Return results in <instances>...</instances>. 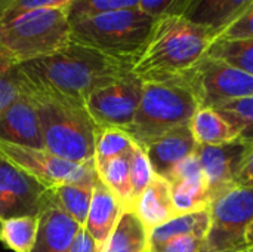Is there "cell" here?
Instances as JSON below:
<instances>
[{
    "label": "cell",
    "instance_id": "1",
    "mask_svg": "<svg viewBox=\"0 0 253 252\" xmlns=\"http://www.w3.org/2000/svg\"><path fill=\"white\" fill-rule=\"evenodd\" d=\"M18 67L27 89L84 105L95 91L127 74L132 64L71 40L59 50Z\"/></svg>",
    "mask_w": 253,
    "mask_h": 252
},
{
    "label": "cell",
    "instance_id": "2",
    "mask_svg": "<svg viewBox=\"0 0 253 252\" xmlns=\"http://www.w3.org/2000/svg\"><path fill=\"white\" fill-rule=\"evenodd\" d=\"M213 34L181 15L156 19L151 34L130 71L142 82L179 77L194 67L213 40Z\"/></svg>",
    "mask_w": 253,
    "mask_h": 252
},
{
    "label": "cell",
    "instance_id": "3",
    "mask_svg": "<svg viewBox=\"0 0 253 252\" xmlns=\"http://www.w3.org/2000/svg\"><path fill=\"white\" fill-rule=\"evenodd\" d=\"M21 86L36 104L44 149L74 163L95 160V147L101 129L89 116L86 107L27 89L22 83Z\"/></svg>",
    "mask_w": 253,
    "mask_h": 252
},
{
    "label": "cell",
    "instance_id": "4",
    "mask_svg": "<svg viewBox=\"0 0 253 252\" xmlns=\"http://www.w3.org/2000/svg\"><path fill=\"white\" fill-rule=\"evenodd\" d=\"M197 110L194 95L179 77L144 82L136 114L123 132L145 149L165 134L188 125Z\"/></svg>",
    "mask_w": 253,
    "mask_h": 252
},
{
    "label": "cell",
    "instance_id": "5",
    "mask_svg": "<svg viewBox=\"0 0 253 252\" xmlns=\"http://www.w3.org/2000/svg\"><path fill=\"white\" fill-rule=\"evenodd\" d=\"M154 24L139 7L113 10L71 22V40L133 64Z\"/></svg>",
    "mask_w": 253,
    "mask_h": 252
},
{
    "label": "cell",
    "instance_id": "6",
    "mask_svg": "<svg viewBox=\"0 0 253 252\" xmlns=\"http://www.w3.org/2000/svg\"><path fill=\"white\" fill-rule=\"evenodd\" d=\"M70 42L67 9L28 10L0 19V48L16 64L50 55Z\"/></svg>",
    "mask_w": 253,
    "mask_h": 252
},
{
    "label": "cell",
    "instance_id": "7",
    "mask_svg": "<svg viewBox=\"0 0 253 252\" xmlns=\"http://www.w3.org/2000/svg\"><path fill=\"white\" fill-rule=\"evenodd\" d=\"M211 224L200 252L246 251V232L253 223V187H234L209 205Z\"/></svg>",
    "mask_w": 253,
    "mask_h": 252
},
{
    "label": "cell",
    "instance_id": "8",
    "mask_svg": "<svg viewBox=\"0 0 253 252\" xmlns=\"http://www.w3.org/2000/svg\"><path fill=\"white\" fill-rule=\"evenodd\" d=\"M194 95L199 108H218L253 95V76L205 55L179 76Z\"/></svg>",
    "mask_w": 253,
    "mask_h": 252
},
{
    "label": "cell",
    "instance_id": "9",
    "mask_svg": "<svg viewBox=\"0 0 253 252\" xmlns=\"http://www.w3.org/2000/svg\"><path fill=\"white\" fill-rule=\"evenodd\" d=\"M144 82L132 71L95 91L84 107L99 129H126L138 110Z\"/></svg>",
    "mask_w": 253,
    "mask_h": 252
},
{
    "label": "cell",
    "instance_id": "10",
    "mask_svg": "<svg viewBox=\"0 0 253 252\" xmlns=\"http://www.w3.org/2000/svg\"><path fill=\"white\" fill-rule=\"evenodd\" d=\"M52 202V189L0 153V221L40 215Z\"/></svg>",
    "mask_w": 253,
    "mask_h": 252
},
{
    "label": "cell",
    "instance_id": "11",
    "mask_svg": "<svg viewBox=\"0 0 253 252\" xmlns=\"http://www.w3.org/2000/svg\"><path fill=\"white\" fill-rule=\"evenodd\" d=\"M0 153L50 189L59 184L93 180L96 175L95 160L74 163L52 154L46 149H28L0 143Z\"/></svg>",
    "mask_w": 253,
    "mask_h": 252
},
{
    "label": "cell",
    "instance_id": "12",
    "mask_svg": "<svg viewBox=\"0 0 253 252\" xmlns=\"http://www.w3.org/2000/svg\"><path fill=\"white\" fill-rule=\"evenodd\" d=\"M248 146L249 143L240 138L222 146H197L196 156L208 186L211 202L236 187V177Z\"/></svg>",
    "mask_w": 253,
    "mask_h": 252
},
{
    "label": "cell",
    "instance_id": "13",
    "mask_svg": "<svg viewBox=\"0 0 253 252\" xmlns=\"http://www.w3.org/2000/svg\"><path fill=\"white\" fill-rule=\"evenodd\" d=\"M0 143L44 149L36 104L22 86L19 95L0 111Z\"/></svg>",
    "mask_w": 253,
    "mask_h": 252
},
{
    "label": "cell",
    "instance_id": "14",
    "mask_svg": "<svg viewBox=\"0 0 253 252\" xmlns=\"http://www.w3.org/2000/svg\"><path fill=\"white\" fill-rule=\"evenodd\" d=\"M253 7V0H188L181 16L219 36L231 22Z\"/></svg>",
    "mask_w": 253,
    "mask_h": 252
},
{
    "label": "cell",
    "instance_id": "15",
    "mask_svg": "<svg viewBox=\"0 0 253 252\" xmlns=\"http://www.w3.org/2000/svg\"><path fill=\"white\" fill-rule=\"evenodd\" d=\"M196 149L197 144L190 126L184 125L165 134L144 150L148 156L154 175L168 180L173 168L188 156L194 154Z\"/></svg>",
    "mask_w": 253,
    "mask_h": 252
},
{
    "label": "cell",
    "instance_id": "16",
    "mask_svg": "<svg viewBox=\"0 0 253 252\" xmlns=\"http://www.w3.org/2000/svg\"><path fill=\"white\" fill-rule=\"evenodd\" d=\"M82 226L52 202L39 215L37 239L31 252H70Z\"/></svg>",
    "mask_w": 253,
    "mask_h": 252
},
{
    "label": "cell",
    "instance_id": "17",
    "mask_svg": "<svg viewBox=\"0 0 253 252\" xmlns=\"http://www.w3.org/2000/svg\"><path fill=\"white\" fill-rule=\"evenodd\" d=\"M123 211L125 209L117 196L96 175L93 181L90 206L83 229L101 248H104Z\"/></svg>",
    "mask_w": 253,
    "mask_h": 252
},
{
    "label": "cell",
    "instance_id": "18",
    "mask_svg": "<svg viewBox=\"0 0 253 252\" xmlns=\"http://www.w3.org/2000/svg\"><path fill=\"white\" fill-rule=\"evenodd\" d=\"M132 211L138 215L148 232L176 217L178 214L172 202L170 183L154 175L148 187L136 199Z\"/></svg>",
    "mask_w": 253,
    "mask_h": 252
},
{
    "label": "cell",
    "instance_id": "19",
    "mask_svg": "<svg viewBox=\"0 0 253 252\" xmlns=\"http://www.w3.org/2000/svg\"><path fill=\"white\" fill-rule=\"evenodd\" d=\"M209 224H211L209 208L176 215L172 220L166 221L165 224L157 226L148 232V252H154L160 247H163L166 242L185 235H191V233L206 235Z\"/></svg>",
    "mask_w": 253,
    "mask_h": 252
},
{
    "label": "cell",
    "instance_id": "20",
    "mask_svg": "<svg viewBox=\"0 0 253 252\" xmlns=\"http://www.w3.org/2000/svg\"><path fill=\"white\" fill-rule=\"evenodd\" d=\"M188 126L197 146H222L239 140L237 131L213 108H199Z\"/></svg>",
    "mask_w": 253,
    "mask_h": 252
},
{
    "label": "cell",
    "instance_id": "21",
    "mask_svg": "<svg viewBox=\"0 0 253 252\" xmlns=\"http://www.w3.org/2000/svg\"><path fill=\"white\" fill-rule=\"evenodd\" d=\"M102 252H148V230L133 211H123Z\"/></svg>",
    "mask_w": 253,
    "mask_h": 252
},
{
    "label": "cell",
    "instance_id": "22",
    "mask_svg": "<svg viewBox=\"0 0 253 252\" xmlns=\"http://www.w3.org/2000/svg\"><path fill=\"white\" fill-rule=\"evenodd\" d=\"M93 181L95 178L87 181L59 184L52 189L53 202L82 227L84 226L87 218L92 192H93Z\"/></svg>",
    "mask_w": 253,
    "mask_h": 252
},
{
    "label": "cell",
    "instance_id": "23",
    "mask_svg": "<svg viewBox=\"0 0 253 252\" xmlns=\"http://www.w3.org/2000/svg\"><path fill=\"white\" fill-rule=\"evenodd\" d=\"M130 153L95 166L96 175L117 196L125 211H132Z\"/></svg>",
    "mask_w": 253,
    "mask_h": 252
},
{
    "label": "cell",
    "instance_id": "24",
    "mask_svg": "<svg viewBox=\"0 0 253 252\" xmlns=\"http://www.w3.org/2000/svg\"><path fill=\"white\" fill-rule=\"evenodd\" d=\"M206 55L253 76V39L215 37Z\"/></svg>",
    "mask_w": 253,
    "mask_h": 252
},
{
    "label": "cell",
    "instance_id": "25",
    "mask_svg": "<svg viewBox=\"0 0 253 252\" xmlns=\"http://www.w3.org/2000/svg\"><path fill=\"white\" fill-rule=\"evenodd\" d=\"M39 232V217H12L0 221V241L13 252H31Z\"/></svg>",
    "mask_w": 253,
    "mask_h": 252
},
{
    "label": "cell",
    "instance_id": "26",
    "mask_svg": "<svg viewBox=\"0 0 253 252\" xmlns=\"http://www.w3.org/2000/svg\"><path fill=\"white\" fill-rule=\"evenodd\" d=\"M172 202L178 215L208 209L211 198L203 175L181 180L170 184Z\"/></svg>",
    "mask_w": 253,
    "mask_h": 252
},
{
    "label": "cell",
    "instance_id": "27",
    "mask_svg": "<svg viewBox=\"0 0 253 252\" xmlns=\"http://www.w3.org/2000/svg\"><path fill=\"white\" fill-rule=\"evenodd\" d=\"M216 110L239 134V138L248 143L253 141V95L224 104Z\"/></svg>",
    "mask_w": 253,
    "mask_h": 252
},
{
    "label": "cell",
    "instance_id": "28",
    "mask_svg": "<svg viewBox=\"0 0 253 252\" xmlns=\"http://www.w3.org/2000/svg\"><path fill=\"white\" fill-rule=\"evenodd\" d=\"M136 144L120 129H101L95 147V166L129 154Z\"/></svg>",
    "mask_w": 253,
    "mask_h": 252
},
{
    "label": "cell",
    "instance_id": "29",
    "mask_svg": "<svg viewBox=\"0 0 253 252\" xmlns=\"http://www.w3.org/2000/svg\"><path fill=\"white\" fill-rule=\"evenodd\" d=\"M139 6V0H73L68 7L70 22L90 18L99 13L133 9Z\"/></svg>",
    "mask_w": 253,
    "mask_h": 252
},
{
    "label": "cell",
    "instance_id": "30",
    "mask_svg": "<svg viewBox=\"0 0 253 252\" xmlns=\"http://www.w3.org/2000/svg\"><path fill=\"white\" fill-rule=\"evenodd\" d=\"M19 64L0 48V111L6 108L21 92Z\"/></svg>",
    "mask_w": 253,
    "mask_h": 252
},
{
    "label": "cell",
    "instance_id": "31",
    "mask_svg": "<svg viewBox=\"0 0 253 252\" xmlns=\"http://www.w3.org/2000/svg\"><path fill=\"white\" fill-rule=\"evenodd\" d=\"M154 172L145 150L139 146H135L130 153V186H132V209L136 199L148 187Z\"/></svg>",
    "mask_w": 253,
    "mask_h": 252
},
{
    "label": "cell",
    "instance_id": "32",
    "mask_svg": "<svg viewBox=\"0 0 253 252\" xmlns=\"http://www.w3.org/2000/svg\"><path fill=\"white\" fill-rule=\"evenodd\" d=\"M73 0H0V19L39 9H67Z\"/></svg>",
    "mask_w": 253,
    "mask_h": 252
},
{
    "label": "cell",
    "instance_id": "33",
    "mask_svg": "<svg viewBox=\"0 0 253 252\" xmlns=\"http://www.w3.org/2000/svg\"><path fill=\"white\" fill-rule=\"evenodd\" d=\"M188 0H139V9L159 19L165 15H181Z\"/></svg>",
    "mask_w": 253,
    "mask_h": 252
},
{
    "label": "cell",
    "instance_id": "34",
    "mask_svg": "<svg viewBox=\"0 0 253 252\" xmlns=\"http://www.w3.org/2000/svg\"><path fill=\"white\" fill-rule=\"evenodd\" d=\"M205 236L206 235H202V233L185 235V236L166 242L163 247H160L154 252H200Z\"/></svg>",
    "mask_w": 253,
    "mask_h": 252
},
{
    "label": "cell",
    "instance_id": "35",
    "mask_svg": "<svg viewBox=\"0 0 253 252\" xmlns=\"http://www.w3.org/2000/svg\"><path fill=\"white\" fill-rule=\"evenodd\" d=\"M224 39H253V7L231 22L219 36Z\"/></svg>",
    "mask_w": 253,
    "mask_h": 252
},
{
    "label": "cell",
    "instance_id": "36",
    "mask_svg": "<svg viewBox=\"0 0 253 252\" xmlns=\"http://www.w3.org/2000/svg\"><path fill=\"white\" fill-rule=\"evenodd\" d=\"M200 175H203V174H202V168H200L199 159H197L196 151H194V154L188 156L187 159H184L182 162H179L173 168V171L170 172L168 181L172 184V183H176V181H181V180L200 177Z\"/></svg>",
    "mask_w": 253,
    "mask_h": 252
},
{
    "label": "cell",
    "instance_id": "37",
    "mask_svg": "<svg viewBox=\"0 0 253 252\" xmlns=\"http://www.w3.org/2000/svg\"><path fill=\"white\" fill-rule=\"evenodd\" d=\"M236 187H243V189L253 187V141L249 143L243 154V159H242V163L236 177Z\"/></svg>",
    "mask_w": 253,
    "mask_h": 252
},
{
    "label": "cell",
    "instance_id": "38",
    "mask_svg": "<svg viewBox=\"0 0 253 252\" xmlns=\"http://www.w3.org/2000/svg\"><path fill=\"white\" fill-rule=\"evenodd\" d=\"M70 252H102V248L95 242V239L82 227L74 238Z\"/></svg>",
    "mask_w": 253,
    "mask_h": 252
},
{
    "label": "cell",
    "instance_id": "39",
    "mask_svg": "<svg viewBox=\"0 0 253 252\" xmlns=\"http://www.w3.org/2000/svg\"><path fill=\"white\" fill-rule=\"evenodd\" d=\"M246 245H248V250L253 251V223L249 226V229L246 232Z\"/></svg>",
    "mask_w": 253,
    "mask_h": 252
},
{
    "label": "cell",
    "instance_id": "40",
    "mask_svg": "<svg viewBox=\"0 0 253 252\" xmlns=\"http://www.w3.org/2000/svg\"><path fill=\"white\" fill-rule=\"evenodd\" d=\"M240 252H253L252 250H246V251H240Z\"/></svg>",
    "mask_w": 253,
    "mask_h": 252
}]
</instances>
